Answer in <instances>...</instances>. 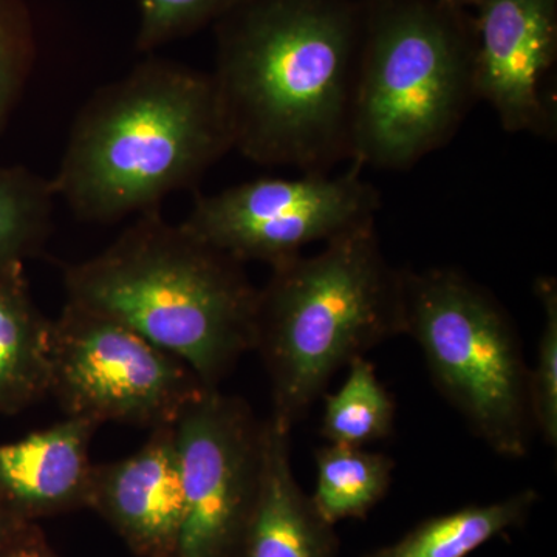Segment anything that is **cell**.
I'll return each mask as SVG.
<instances>
[{"label":"cell","mask_w":557,"mask_h":557,"mask_svg":"<svg viewBox=\"0 0 557 557\" xmlns=\"http://www.w3.org/2000/svg\"><path fill=\"white\" fill-rule=\"evenodd\" d=\"M314 460L317 487L310 497L330 525L368 518L391 490L395 461L386 454L327 443Z\"/></svg>","instance_id":"2e32d148"},{"label":"cell","mask_w":557,"mask_h":557,"mask_svg":"<svg viewBox=\"0 0 557 557\" xmlns=\"http://www.w3.org/2000/svg\"><path fill=\"white\" fill-rule=\"evenodd\" d=\"M406 335L405 271L384 256L375 220L313 256L271 267L259 288L256 346L271 384V416L293 429L333 376Z\"/></svg>","instance_id":"277c9868"},{"label":"cell","mask_w":557,"mask_h":557,"mask_svg":"<svg viewBox=\"0 0 557 557\" xmlns=\"http://www.w3.org/2000/svg\"><path fill=\"white\" fill-rule=\"evenodd\" d=\"M440 2L446 3V5L456 7L463 5V3H479L480 0H440Z\"/></svg>","instance_id":"cb8c5ba5"},{"label":"cell","mask_w":557,"mask_h":557,"mask_svg":"<svg viewBox=\"0 0 557 557\" xmlns=\"http://www.w3.org/2000/svg\"><path fill=\"white\" fill-rule=\"evenodd\" d=\"M3 557H61L50 547L42 530L36 527L24 541L20 542Z\"/></svg>","instance_id":"603a6c76"},{"label":"cell","mask_w":557,"mask_h":557,"mask_svg":"<svg viewBox=\"0 0 557 557\" xmlns=\"http://www.w3.org/2000/svg\"><path fill=\"white\" fill-rule=\"evenodd\" d=\"M475 39L454 7L383 0L359 51L350 161L406 170L442 148L475 97Z\"/></svg>","instance_id":"5b68a950"},{"label":"cell","mask_w":557,"mask_h":557,"mask_svg":"<svg viewBox=\"0 0 557 557\" xmlns=\"http://www.w3.org/2000/svg\"><path fill=\"white\" fill-rule=\"evenodd\" d=\"M322 398L321 435L330 445L364 448L394 431L395 398L366 358L350 362L343 386Z\"/></svg>","instance_id":"e0dca14e"},{"label":"cell","mask_w":557,"mask_h":557,"mask_svg":"<svg viewBox=\"0 0 557 557\" xmlns=\"http://www.w3.org/2000/svg\"><path fill=\"white\" fill-rule=\"evenodd\" d=\"M94 509L138 557H175L183 486L175 424L153 428L145 445L110 463L94 465Z\"/></svg>","instance_id":"8fae6325"},{"label":"cell","mask_w":557,"mask_h":557,"mask_svg":"<svg viewBox=\"0 0 557 557\" xmlns=\"http://www.w3.org/2000/svg\"><path fill=\"white\" fill-rule=\"evenodd\" d=\"M51 325L33 299L24 263L0 270V413L50 395Z\"/></svg>","instance_id":"5bb4252c"},{"label":"cell","mask_w":557,"mask_h":557,"mask_svg":"<svg viewBox=\"0 0 557 557\" xmlns=\"http://www.w3.org/2000/svg\"><path fill=\"white\" fill-rule=\"evenodd\" d=\"M544 327L537 344L536 361L528 368V395L536 434L552 448L557 445V282L542 276L534 284Z\"/></svg>","instance_id":"d6986e66"},{"label":"cell","mask_w":557,"mask_h":557,"mask_svg":"<svg viewBox=\"0 0 557 557\" xmlns=\"http://www.w3.org/2000/svg\"><path fill=\"white\" fill-rule=\"evenodd\" d=\"M247 0H138L137 49L150 53L222 20Z\"/></svg>","instance_id":"44dd1931"},{"label":"cell","mask_w":557,"mask_h":557,"mask_svg":"<svg viewBox=\"0 0 557 557\" xmlns=\"http://www.w3.org/2000/svg\"><path fill=\"white\" fill-rule=\"evenodd\" d=\"M359 24L350 0H247L215 22L211 78L233 149L304 174L350 160Z\"/></svg>","instance_id":"6da1fadb"},{"label":"cell","mask_w":557,"mask_h":557,"mask_svg":"<svg viewBox=\"0 0 557 557\" xmlns=\"http://www.w3.org/2000/svg\"><path fill=\"white\" fill-rule=\"evenodd\" d=\"M183 516L175 557H239L263 457V421L248 403L208 388L175 423Z\"/></svg>","instance_id":"9c48e42d"},{"label":"cell","mask_w":557,"mask_h":557,"mask_svg":"<svg viewBox=\"0 0 557 557\" xmlns=\"http://www.w3.org/2000/svg\"><path fill=\"white\" fill-rule=\"evenodd\" d=\"M406 335L416 339L440 394L505 458L533 443L528 366L504 307L456 269L405 271Z\"/></svg>","instance_id":"8992f818"},{"label":"cell","mask_w":557,"mask_h":557,"mask_svg":"<svg viewBox=\"0 0 557 557\" xmlns=\"http://www.w3.org/2000/svg\"><path fill=\"white\" fill-rule=\"evenodd\" d=\"M351 164L343 175L309 172L263 177L215 194H197L183 225L239 262L270 267L375 220L380 194Z\"/></svg>","instance_id":"ba28073f"},{"label":"cell","mask_w":557,"mask_h":557,"mask_svg":"<svg viewBox=\"0 0 557 557\" xmlns=\"http://www.w3.org/2000/svg\"><path fill=\"white\" fill-rule=\"evenodd\" d=\"M207 391L186 362L108 314L65 300L53 319L50 395L65 417L153 429Z\"/></svg>","instance_id":"52a82bcc"},{"label":"cell","mask_w":557,"mask_h":557,"mask_svg":"<svg viewBox=\"0 0 557 557\" xmlns=\"http://www.w3.org/2000/svg\"><path fill=\"white\" fill-rule=\"evenodd\" d=\"M292 429L263 420L258 498L239 557H336L339 539L304 493L292 467Z\"/></svg>","instance_id":"4fadbf2b"},{"label":"cell","mask_w":557,"mask_h":557,"mask_svg":"<svg viewBox=\"0 0 557 557\" xmlns=\"http://www.w3.org/2000/svg\"><path fill=\"white\" fill-rule=\"evenodd\" d=\"M38 523L28 522L0 504V557L7 555L32 533Z\"/></svg>","instance_id":"7402d4cb"},{"label":"cell","mask_w":557,"mask_h":557,"mask_svg":"<svg viewBox=\"0 0 557 557\" xmlns=\"http://www.w3.org/2000/svg\"><path fill=\"white\" fill-rule=\"evenodd\" d=\"M98 426L79 418L0 445V504L28 522L89 508L90 442Z\"/></svg>","instance_id":"7c38bea8"},{"label":"cell","mask_w":557,"mask_h":557,"mask_svg":"<svg viewBox=\"0 0 557 557\" xmlns=\"http://www.w3.org/2000/svg\"><path fill=\"white\" fill-rule=\"evenodd\" d=\"M475 97L505 131L555 135L557 0H480Z\"/></svg>","instance_id":"30bf717a"},{"label":"cell","mask_w":557,"mask_h":557,"mask_svg":"<svg viewBox=\"0 0 557 557\" xmlns=\"http://www.w3.org/2000/svg\"><path fill=\"white\" fill-rule=\"evenodd\" d=\"M65 298L182 359L208 388L256 346L259 288L244 263L143 212L100 255L64 270Z\"/></svg>","instance_id":"3957f363"},{"label":"cell","mask_w":557,"mask_h":557,"mask_svg":"<svg viewBox=\"0 0 557 557\" xmlns=\"http://www.w3.org/2000/svg\"><path fill=\"white\" fill-rule=\"evenodd\" d=\"M231 149L211 73L150 57L84 102L51 183L76 218L106 225L196 188Z\"/></svg>","instance_id":"7a4b0ae2"},{"label":"cell","mask_w":557,"mask_h":557,"mask_svg":"<svg viewBox=\"0 0 557 557\" xmlns=\"http://www.w3.org/2000/svg\"><path fill=\"white\" fill-rule=\"evenodd\" d=\"M537 502V491L523 490L491 504L467 505L423 520L399 541L364 557H468L522 527Z\"/></svg>","instance_id":"9a60e30c"},{"label":"cell","mask_w":557,"mask_h":557,"mask_svg":"<svg viewBox=\"0 0 557 557\" xmlns=\"http://www.w3.org/2000/svg\"><path fill=\"white\" fill-rule=\"evenodd\" d=\"M36 49L35 24L25 0H0V132L24 95Z\"/></svg>","instance_id":"ffe728a7"},{"label":"cell","mask_w":557,"mask_h":557,"mask_svg":"<svg viewBox=\"0 0 557 557\" xmlns=\"http://www.w3.org/2000/svg\"><path fill=\"white\" fill-rule=\"evenodd\" d=\"M57 199L51 180L25 166H0V270L42 251Z\"/></svg>","instance_id":"ac0fdd59"}]
</instances>
